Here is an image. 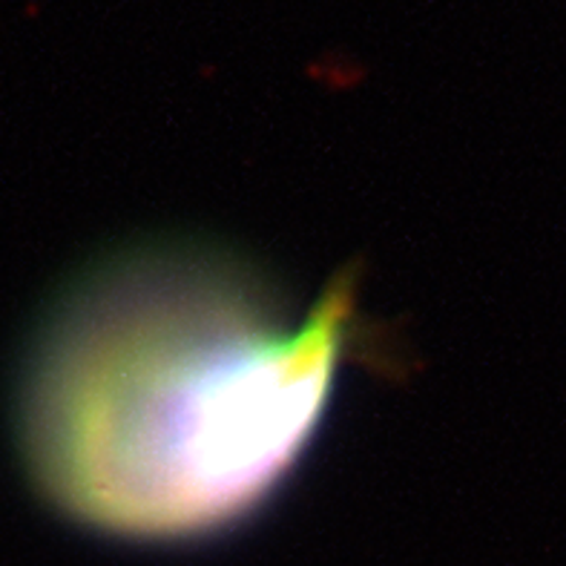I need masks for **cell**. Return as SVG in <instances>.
Returning <instances> with one entry per match:
<instances>
[{
	"label": "cell",
	"instance_id": "obj_1",
	"mask_svg": "<svg viewBox=\"0 0 566 566\" xmlns=\"http://www.w3.org/2000/svg\"><path fill=\"white\" fill-rule=\"evenodd\" d=\"M371 343L354 273L294 311L228 248L129 244L75 273L29 339L23 467L57 515L98 535H222L285 486Z\"/></svg>",
	"mask_w": 566,
	"mask_h": 566
}]
</instances>
